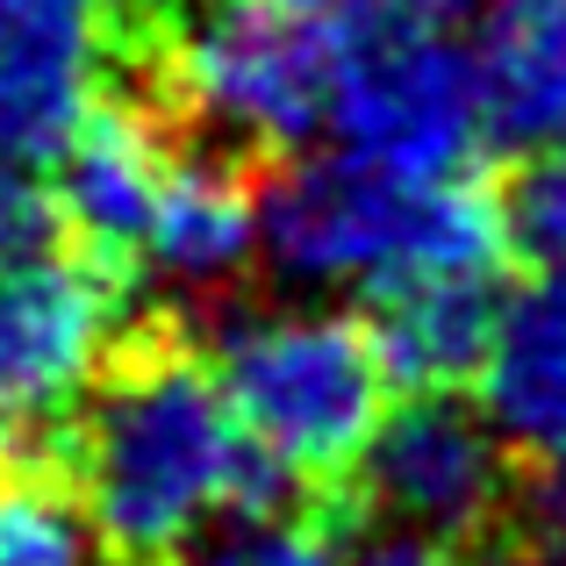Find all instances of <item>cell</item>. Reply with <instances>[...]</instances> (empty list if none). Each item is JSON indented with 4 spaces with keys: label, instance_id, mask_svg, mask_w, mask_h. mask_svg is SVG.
Segmentation results:
<instances>
[{
    "label": "cell",
    "instance_id": "obj_1",
    "mask_svg": "<svg viewBox=\"0 0 566 566\" xmlns=\"http://www.w3.org/2000/svg\"><path fill=\"white\" fill-rule=\"evenodd\" d=\"M57 444L72 495L123 566H172L222 516L287 502L216 359L180 331H129Z\"/></svg>",
    "mask_w": 566,
    "mask_h": 566
},
{
    "label": "cell",
    "instance_id": "obj_2",
    "mask_svg": "<svg viewBox=\"0 0 566 566\" xmlns=\"http://www.w3.org/2000/svg\"><path fill=\"white\" fill-rule=\"evenodd\" d=\"M502 193L473 172H395L352 151H287L265 172V265L302 294H380L416 273H502Z\"/></svg>",
    "mask_w": 566,
    "mask_h": 566
},
{
    "label": "cell",
    "instance_id": "obj_3",
    "mask_svg": "<svg viewBox=\"0 0 566 566\" xmlns=\"http://www.w3.org/2000/svg\"><path fill=\"white\" fill-rule=\"evenodd\" d=\"M337 36L302 0H172L158 29L137 8L158 108L244 158H287L331 129Z\"/></svg>",
    "mask_w": 566,
    "mask_h": 566
},
{
    "label": "cell",
    "instance_id": "obj_4",
    "mask_svg": "<svg viewBox=\"0 0 566 566\" xmlns=\"http://www.w3.org/2000/svg\"><path fill=\"white\" fill-rule=\"evenodd\" d=\"M216 374L230 387V409L259 459L280 473L287 495H331L352 488L380 416L395 409L366 316L323 302H287V308H244L216 337Z\"/></svg>",
    "mask_w": 566,
    "mask_h": 566
},
{
    "label": "cell",
    "instance_id": "obj_5",
    "mask_svg": "<svg viewBox=\"0 0 566 566\" xmlns=\"http://www.w3.org/2000/svg\"><path fill=\"white\" fill-rule=\"evenodd\" d=\"M123 265L51 237L0 251V459H36L129 337Z\"/></svg>",
    "mask_w": 566,
    "mask_h": 566
},
{
    "label": "cell",
    "instance_id": "obj_6",
    "mask_svg": "<svg viewBox=\"0 0 566 566\" xmlns=\"http://www.w3.org/2000/svg\"><path fill=\"white\" fill-rule=\"evenodd\" d=\"M323 137L395 172H473L495 144L473 43H452V29H345Z\"/></svg>",
    "mask_w": 566,
    "mask_h": 566
},
{
    "label": "cell",
    "instance_id": "obj_7",
    "mask_svg": "<svg viewBox=\"0 0 566 566\" xmlns=\"http://www.w3.org/2000/svg\"><path fill=\"white\" fill-rule=\"evenodd\" d=\"M516 444L495 430L467 387L452 395H409L380 416L352 495L380 516V531H409L430 545H481L516 502Z\"/></svg>",
    "mask_w": 566,
    "mask_h": 566
},
{
    "label": "cell",
    "instance_id": "obj_8",
    "mask_svg": "<svg viewBox=\"0 0 566 566\" xmlns=\"http://www.w3.org/2000/svg\"><path fill=\"white\" fill-rule=\"evenodd\" d=\"M137 0H0V151L51 166L108 101Z\"/></svg>",
    "mask_w": 566,
    "mask_h": 566
},
{
    "label": "cell",
    "instance_id": "obj_9",
    "mask_svg": "<svg viewBox=\"0 0 566 566\" xmlns=\"http://www.w3.org/2000/svg\"><path fill=\"white\" fill-rule=\"evenodd\" d=\"M172 151H180V123L158 101L151 108L144 101H101L65 137V151L51 158L65 230L86 251L129 265L144 251V230H151V208H158V187L172 172Z\"/></svg>",
    "mask_w": 566,
    "mask_h": 566
},
{
    "label": "cell",
    "instance_id": "obj_10",
    "mask_svg": "<svg viewBox=\"0 0 566 566\" xmlns=\"http://www.w3.org/2000/svg\"><path fill=\"white\" fill-rule=\"evenodd\" d=\"M144 265L172 287H230L251 259H265V180L259 158L208 144L180 129L172 172L158 187L151 230H144Z\"/></svg>",
    "mask_w": 566,
    "mask_h": 566
},
{
    "label": "cell",
    "instance_id": "obj_11",
    "mask_svg": "<svg viewBox=\"0 0 566 566\" xmlns=\"http://www.w3.org/2000/svg\"><path fill=\"white\" fill-rule=\"evenodd\" d=\"M502 287L495 273H416L366 294V331L395 380V395H452L481 380L495 345Z\"/></svg>",
    "mask_w": 566,
    "mask_h": 566
},
{
    "label": "cell",
    "instance_id": "obj_12",
    "mask_svg": "<svg viewBox=\"0 0 566 566\" xmlns=\"http://www.w3.org/2000/svg\"><path fill=\"white\" fill-rule=\"evenodd\" d=\"M473 401L524 459L566 444V265H538L516 294H502Z\"/></svg>",
    "mask_w": 566,
    "mask_h": 566
},
{
    "label": "cell",
    "instance_id": "obj_13",
    "mask_svg": "<svg viewBox=\"0 0 566 566\" xmlns=\"http://www.w3.org/2000/svg\"><path fill=\"white\" fill-rule=\"evenodd\" d=\"M473 72L495 144L516 158L566 144V0H481Z\"/></svg>",
    "mask_w": 566,
    "mask_h": 566
},
{
    "label": "cell",
    "instance_id": "obj_14",
    "mask_svg": "<svg viewBox=\"0 0 566 566\" xmlns=\"http://www.w3.org/2000/svg\"><path fill=\"white\" fill-rule=\"evenodd\" d=\"M94 516L72 481L36 473V459H0V566H108Z\"/></svg>",
    "mask_w": 566,
    "mask_h": 566
},
{
    "label": "cell",
    "instance_id": "obj_15",
    "mask_svg": "<svg viewBox=\"0 0 566 566\" xmlns=\"http://www.w3.org/2000/svg\"><path fill=\"white\" fill-rule=\"evenodd\" d=\"M172 566H337V545L316 516L287 510V502H259V510H237L216 531H201Z\"/></svg>",
    "mask_w": 566,
    "mask_h": 566
},
{
    "label": "cell",
    "instance_id": "obj_16",
    "mask_svg": "<svg viewBox=\"0 0 566 566\" xmlns=\"http://www.w3.org/2000/svg\"><path fill=\"white\" fill-rule=\"evenodd\" d=\"M502 216H510V244L531 265H566V144L524 151L516 180L502 187Z\"/></svg>",
    "mask_w": 566,
    "mask_h": 566
},
{
    "label": "cell",
    "instance_id": "obj_17",
    "mask_svg": "<svg viewBox=\"0 0 566 566\" xmlns=\"http://www.w3.org/2000/svg\"><path fill=\"white\" fill-rule=\"evenodd\" d=\"M51 237H72L51 166L0 151V251H29V244H51Z\"/></svg>",
    "mask_w": 566,
    "mask_h": 566
},
{
    "label": "cell",
    "instance_id": "obj_18",
    "mask_svg": "<svg viewBox=\"0 0 566 566\" xmlns=\"http://www.w3.org/2000/svg\"><path fill=\"white\" fill-rule=\"evenodd\" d=\"M337 29H452L481 0H302Z\"/></svg>",
    "mask_w": 566,
    "mask_h": 566
},
{
    "label": "cell",
    "instance_id": "obj_19",
    "mask_svg": "<svg viewBox=\"0 0 566 566\" xmlns=\"http://www.w3.org/2000/svg\"><path fill=\"white\" fill-rule=\"evenodd\" d=\"M531 538L566 559V444L538 459V481H531Z\"/></svg>",
    "mask_w": 566,
    "mask_h": 566
},
{
    "label": "cell",
    "instance_id": "obj_20",
    "mask_svg": "<svg viewBox=\"0 0 566 566\" xmlns=\"http://www.w3.org/2000/svg\"><path fill=\"white\" fill-rule=\"evenodd\" d=\"M337 566H452V559H444V545H430V538H409V531H380L374 545H359V553L337 559Z\"/></svg>",
    "mask_w": 566,
    "mask_h": 566
},
{
    "label": "cell",
    "instance_id": "obj_21",
    "mask_svg": "<svg viewBox=\"0 0 566 566\" xmlns=\"http://www.w3.org/2000/svg\"><path fill=\"white\" fill-rule=\"evenodd\" d=\"M467 566H566V559H559V553H545V545L531 538V545H481V553H473Z\"/></svg>",
    "mask_w": 566,
    "mask_h": 566
}]
</instances>
